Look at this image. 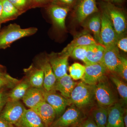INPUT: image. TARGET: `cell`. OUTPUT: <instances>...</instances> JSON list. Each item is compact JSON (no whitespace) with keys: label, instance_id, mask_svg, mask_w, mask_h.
<instances>
[{"label":"cell","instance_id":"1","mask_svg":"<svg viewBox=\"0 0 127 127\" xmlns=\"http://www.w3.org/2000/svg\"><path fill=\"white\" fill-rule=\"evenodd\" d=\"M37 31L36 28L22 29L17 24H10L0 33V48H6L17 40L32 35Z\"/></svg>","mask_w":127,"mask_h":127},{"label":"cell","instance_id":"2","mask_svg":"<svg viewBox=\"0 0 127 127\" xmlns=\"http://www.w3.org/2000/svg\"><path fill=\"white\" fill-rule=\"evenodd\" d=\"M95 85H89L83 81L78 83L71 93L69 99L71 104L78 108L90 105L95 98Z\"/></svg>","mask_w":127,"mask_h":127},{"label":"cell","instance_id":"3","mask_svg":"<svg viewBox=\"0 0 127 127\" xmlns=\"http://www.w3.org/2000/svg\"><path fill=\"white\" fill-rule=\"evenodd\" d=\"M103 11L107 15L118 36L125 34L127 29V21L123 12L112 3L103 4Z\"/></svg>","mask_w":127,"mask_h":127},{"label":"cell","instance_id":"4","mask_svg":"<svg viewBox=\"0 0 127 127\" xmlns=\"http://www.w3.org/2000/svg\"><path fill=\"white\" fill-rule=\"evenodd\" d=\"M94 97L101 106L108 107L116 103L115 95L106 77L95 85Z\"/></svg>","mask_w":127,"mask_h":127},{"label":"cell","instance_id":"5","mask_svg":"<svg viewBox=\"0 0 127 127\" xmlns=\"http://www.w3.org/2000/svg\"><path fill=\"white\" fill-rule=\"evenodd\" d=\"M83 118L84 115L79 108L72 104L50 127H70L78 124Z\"/></svg>","mask_w":127,"mask_h":127},{"label":"cell","instance_id":"6","mask_svg":"<svg viewBox=\"0 0 127 127\" xmlns=\"http://www.w3.org/2000/svg\"><path fill=\"white\" fill-rule=\"evenodd\" d=\"M0 114V118L10 124L15 126L20 120L26 110L20 101L8 100Z\"/></svg>","mask_w":127,"mask_h":127},{"label":"cell","instance_id":"7","mask_svg":"<svg viewBox=\"0 0 127 127\" xmlns=\"http://www.w3.org/2000/svg\"><path fill=\"white\" fill-rule=\"evenodd\" d=\"M101 20L100 38L102 45L105 47L116 45L118 37L109 18L103 11L101 15Z\"/></svg>","mask_w":127,"mask_h":127},{"label":"cell","instance_id":"8","mask_svg":"<svg viewBox=\"0 0 127 127\" xmlns=\"http://www.w3.org/2000/svg\"><path fill=\"white\" fill-rule=\"evenodd\" d=\"M122 57L117 45L107 47H105L102 63L107 70L117 73L122 62Z\"/></svg>","mask_w":127,"mask_h":127},{"label":"cell","instance_id":"9","mask_svg":"<svg viewBox=\"0 0 127 127\" xmlns=\"http://www.w3.org/2000/svg\"><path fill=\"white\" fill-rule=\"evenodd\" d=\"M85 66V74L82 79L85 83L95 85L105 76L107 70L102 63L87 64Z\"/></svg>","mask_w":127,"mask_h":127},{"label":"cell","instance_id":"10","mask_svg":"<svg viewBox=\"0 0 127 127\" xmlns=\"http://www.w3.org/2000/svg\"><path fill=\"white\" fill-rule=\"evenodd\" d=\"M69 57V56L62 52L52 53L48 56V59L57 79L67 74Z\"/></svg>","mask_w":127,"mask_h":127},{"label":"cell","instance_id":"11","mask_svg":"<svg viewBox=\"0 0 127 127\" xmlns=\"http://www.w3.org/2000/svg\"><path fill=\"white\" fill-rule=\"evenodd\" d=\"M42 91L44 100L53 108L57 117H60L64 112L66 107L71 104L69 99L57 94L55 91L47 92L43 88Z\"/></svg>","mask_w":127,"mask_h":127},{"label":"cell","instance_id":"12","mask_svg":"<svg viewBox=\"0 0 127 127\" xmlns=\"http://www.w3.org/2000/svg\"><path fill=\"white\" fill-rule=\"evenodd\" d=\"M37 64L44 74L43 88L47 92L53 91L57 79L48 58H39L37 61Z\"/></svg>","mask_w":127,"mask_h":127},{"label":"cell","instance_id":"13","mask_svg":"<svg viewBox=\"0 0 127 127\" xmlns=\"http://www.w3.org/2000/svg\"><path fill=\"white\" fill-rule=\"evenodd\" d=\"M69 7L53 3L48 7V12L53 22L57 27L61 30L65 29V19Z\"/></svg>","mask_w":127,"mask_h":127},{"label":"cell","instance_id":"14","mask_svg":"<svg viewBox=\"0 0 127 127\" xmlns=\"http://www.w3.org/2000/svg\"><path fill=\"white\" fill-rule=\"evenodd\" d=\"M98 11L96 0H79L76 8V18L79 23H82Z\"/></svg>","mask_w":127,"mask_h":127},{"label":"cell","instance_id":"15","mask_svg":"<svg viewBox=\"0 0 127 127\" xmlns=\"http://www.w3.org/2000/svg\"><path fill=\"white\" fill-rule=\"evenodd\" d=\"M106 127H125L124 123V109L120 103H115L108 107Z\"/></svg>","mask_w":127,"mask_h":127},{"label":"cell","instance_id":"16","mask_svg":"<svg viewBox=\"0 0 127 127\" xmlns=\"http://www.w3.org/2000/svg\"><path fill=\"white\" fill-rule=\"evenodd\" d=\"M31 109L40 118L46 127H50L56 117L53 108L45 101Z\"/></svg>","mask_w":127,"mask_h":127},{"label":"cell","instance_id":"17","mask_svg":"<svg viewBox=\"0 0 127 127\" xmlns=\"http://www.w3.org/2000/svg\"><path fill=\"white\" fill-rule=\"evenodd\" d=\"M97 43L91 34L87 32H84L75 37L61 52L70 57L72 52L75 48L79 46H89Z\"/></svg>","mask_w":127,"mask_h":127},{"label":"cell","instance_id":"18","mask_svg":"<svg viewBox=\"0 0 127 127\" xmlns=\"http://www.w3.org/2000/svg\"><path fill=\"white\" fill-rule=\"evenodd\" d=\"M16 127H46L43 121L32 109H26Z\"/></svg>","mask_w":127,"mask_h":127},{"label":"cell","instance_id":"19","mask_svg":"<svg viewBox=\"0 0 127 127\" xmlns=\"http://www.w3.org/2000/svg\"><path fill=\"white\" fill-rule=\"evenodd\" d=\"M77 84L70 75L66 74L62 77L57 79L53 91H59L62 96L69 99L71 93Z\"/></svg>","mask_w":127,"mask_h":127},{"label":"cell","instance_id":"20","mask_svg":"<svg viewBox=\"0 0 127 127\" xmlns=\"http://www.w3.org/2000/svg\"><path fill=\"white\" fill-rule=\"evenodd\" d=\"M42 89L31 87L28 89L22 98L23 102L27 106L31 109L45 101Z\"/></svg>","mask_w":127,"mask_h":127},{"label":"cell","instance_id":"21","mask_svg":"<svg viewBox=\"0 0 127 127\" xmlns=\"http://www.w3.org/2000/svg\"><path fill=\"white\" fill-rule=\"evenodd\" d=\"M105 50L104 46L99 43L89 46L85 64L102 63Z\"/></svg>","mask_w":127,"mask_h":127},{"label":"cell","instance_id":"22","mask_svg":"<svg viewBox=\"0 0 127 127\" xmlns=\"http://www.w3.org/2000/svg\"><path fill=\"white\" fill-rule=\"evenodd\" d=\"M25 71L27 74L28 80L32 87L38 89L43 88L44 74L40 68H37L31 66Z\"/></svg>","mask_w":127,"mask_h":127},{"label":"cell","instance_id":"23","mask_svg":"<svg viewBox=\"0 0 127 127\" xmlns=\"http://www.w3.org/2000/svg\"><path fill=\"white\" fill-rule=\"evenodd\" d=\"M101 25V15L98 14L90 17L85 23L84 26L93 33L94 36V38L96 41L102 45L100 38Z\"/></svg>","mask_w":127,"mask_h":127},{"label":"cell","instance_id":"24","mask_svg":"<svg viewBox=\"0 0 127 127\" xmlns=\"http://www.w3.org/2000/svg\"><path fill=\"white\" fill-rule=\"evenodd\" d=\"M31 86L28 79L18 83L9 94V100L18 101L22 99L25 94Z\"/></svg>","mask_w":127,"mask_h":127},{"label":"cell","instance_id":"25","mask_svg":"<svg viewBox=\"0 0 127 127\" xmlns=\"http://www.w3.org/2000/svg\"><path fill=\"white\" fill-rule=\"evenodd\" d=\"M2 12L0 22L12 19L20 13V11L8 0H2Z\"/></svg>","mask_w":127,"mask_h":127},{"label":"cell","instance_id":"26","mask_svg":"<svg viewBox=\"0 0 127 127\" xmlns=\"http://www.w3.org/2000/svg\"><path fill=\"white\" fill-rule=\"evenodd\" d=\"M94 122L98 127L106 126L108 117V108L99 106L93 112Z\"/></svg>","mask_w":127,"mask_h":127},{"label":"cell","instance_id":"27","mask_svg":"<svg viewBox=\"0 0 127 127\" xmlns=\"http://www.w3.org/2000/svg\"><path fill=\"white\" fill-rule=\"evenodd\" d=\"M70 76L73 80L82 79L85 74V66L78 63H75L69 67Z\"/></svg>","mask_w":127,"mask_h":127},{"label":"cell","instance_id":"28","mask_svg":"<svg viewBox=\"0 0 127 127\" xmlns=\"http://www.w3.org/2000/svg\"><path fill=\"white\" fill-rule=\"evenodd\" d=\"M111 80L115 84L121 97L127 104V84L118 78L112 76Z\"/></svg>","mask_w":127,"mask_h":127},{"label":"cell","instance_id":"29","mask_svg":"<svg viewBox=\"0 0 127 127\" xmlns=\"http://www.w3.org/2000/svg\"><path fill=\"white\" fill-rule=\"evenodd\" d=\"M89 46H81L75 48L72 52L70 57L76 59L86 62V55Z\"/></svg>","mask_w":127,"mask_h":127},{"label":"cell","instance_id":"30","mask_svg":"<svg viewBox=\"0 0 127 127\" xmlns=\"http://www.w3.org/2000/svg\"><path fill=\"white\" fill-rule=\"evenodd\" d=\"M19 81L12 77L10 76L4 74H0V88L4 86L13 87L17 84Z\"/></svg>","mask_w":127,"mask_h":127},{"label":"cell","instance_id":"31","mask_svg":"<svg viewBox=\"0 0 127 127\" xmlns=\"http://www.w3.org/2000/svg\"><path fill=\"white\" fill-rule=\"evenodd\" d=\"M117 73L125 81H127V61L125 58L122 57V62Z\"/></svg>","mask_w":127,"mask_h":127},{"label":"cell","instance_id":"32","mask_svg":"<svg viewBox=\"0 0 127 127\" xmlns=\"http://www.w3.org/2000/svg\"><path fill=\"white\" fill-rule=\"evenodd\" d=\"M20 11L26 9L31 4V0H8Z\"/></svg>","mask_w":127,"mask_h":127},{"label":"cell","instance_id":"33","mask_svg":"<svg viewBox=\"0 0 127 127\" xmlns=\"http://www.w3.org/2000/svg\"><path fill=\"white\" fill-rule=\"evenodd\" d=\"M116 45L119 49L125 52H127V37L125 34L119 37Z\"/></svg>","mask_w":127,"mask_h":127},{"label":"cell","instance_id":"34","mask_svg":"<svg viewBox=\"0 0 127 127\" xmlns=\"http://www.w3.org/2000/svg\"><path fill=\"white\" fill-rule=\"evenodd\" d=\"M9 94L3 91H0V113L2 111L9 100Z\"/></svg>","mask_w":127,"mask_h":127},{"label":"cell","instance_id":"35","mask_svg":"<svg viewBox=\"0 0 127 127\" xmlns=\"http://www.w3.org/2000/svg\"><path fill=\"white\" fill-rule=\"evenodd\" d=\"M76 0H54L55 4L69 7L75 2Z\"/></svg>","mask_w":127,"mask_h":127},{"label":"cell","instance_id":"36","mask_svg":"<svg viewBox=\"0 0 127 127\" xmlns=\"http://www.w3.org/2000/svg\"><path fill=\"white\" fill-rule=\"evenodd\" d=\"M82 127H98L93 120L88 119L85 120L82 124Z\"/></svg>","mask_w":127,"mask_h":127},{"label":"cell","instance_id":"37","mask_svg":"<svg viewBox=\"0 0 127 127\" xmlns=\"http://www.w3.org/2000/svg\"><path fill=\"white\" fill-rule=\"evenodd\" d=\"M52 0H31V3L34 5H41L50 1Z\"/></svg>","mask_w":127,"mask_h":127},{"label":"cell","instance_id":"38","mask_svg":"<svg viewBox=\"0 0 127 127\" xmlns=\"http://www.w3.org/2000/svg\"><path fill=\"white\" fill-rule=\"evenodd\" d=\"M0 127H15L0 118Z\"/></svg>","mask_w":127,"mask_h":127},{"label":"cell","instance_id":"39","mask_svg":"<svg viewBox=\"0 0 127 127\" xmlns=\"http://www.w3.org/2000/svg\"><path fill=\"white\" fill-rule=\"evenodd\" d=\"M109 3H115V4H121L122 3L124 0H103Z\"/></svg>","mask_w":127,"mask_h":127},{"label":"cell","instance_id":"40","mask_svg":"<svg viewBox=\"0 0 127 127\" xmlns=\"http://www.w3.org/2000/svg\"><path fill=\"white\" fill-rule=\"evenodd\" d=\"M124 123L125 127H127V112L126 113L124 114L123 116Z\"/></svg>","mask_w":127,"mask_h":127},{"label":"cell","instance_id":"41","mask_svg":"<svg viewBox=\"0 0 127 127\" xmlns=\"http://www.w3.org/2000/svg\"><path fill=\"white\" fill-rule=\"evenodd\" d=\"M2 0H0V22L2 12Z\"/></svg>","mask_w":127,"mask_h":127},{"label":"cell","instance_id":"42","mask_svg":"<svg viewBox=\"0 0 127 127\" xmlns=\"http://www.w3.org/2000/svg\"><path fill=\"white\" fill-rule=\"evenodd\" d=\"M2 73V71H1V70L0 68V74H1Z\"/></svg>","mask_w":127,"mask_h":127},{"label":"cell","instance_id":"43","mask_svg":"<svg viewBox=\"0 0 127 127\" xmlns=\"http://www.w3.org/2000/svg\"></svg>","mask_w":127,"mask_h":127}]
</instances>
